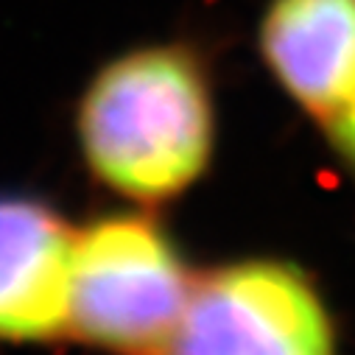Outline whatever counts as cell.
Segmentation results:
<instances>
[{
    "mask_svg": "<svg viewBox=\"0 0 355 355\" xmlns=\"http://www.w3.org/2000/svg\"><path fill=\"white\" fill-rule=\"evenodd\" d=\"M257 48L275 84L316 126L355 98V0H269Z\"/></svg>",
    "mask_w": 355,
    "mask_h": 355,
    "instance_id": "obj_5",
    "label": "cell"
},
{
    "mask_svg": "<svg viewBox=\"0 0 355 355\" xmlns=\"http://www.w3.org/2000/svg\"><path fill=\"white\" fill-rule=\"evenodd\" d=\"M76 230L34 196L0 193V341L67 336Z\"/></svg>",
    "mask_w": 355,
    "mask_h": 355,
    "instance_id": "obj_4",
    "label": "cell"
},
{
    "mask_svg": "<svg viewBox=\"0 0 355 355\" xmlns=\"http://www.w3.org/2000/svg\"><path fill=\"white\" fill-rule=\"evenodd\" d=\"M162 355H338V338L300 266L243 257L196 275Z\"/></svg>",
    "mask_w": 355,
    "mask_h": 355,
    "instance_id": "obj_3",
    "label": "cell"
},
{
    "mask_svg": "<svg viewBox=\"0 0 355 355\" xmlns=\"http://www.w3.org/2000/svg\"><path fill=\"white\" fill-rule=\"evenodd\" d=\"M193 280L154 218L101 216L76 230L67 336L110 355H162Z\"/></svg>",
    "mask_w": 355,
    "mask_h": 355,
    "instance_id": "obj_2",
    "label": "cell"
},
{
    "mask_svg": "<svg viewBox=\"0 0 355 355\" xmlns=\"http://www.w3.org/2000/svg\"><path fill=\"white\" fill-rule=\"evenodd\" d=\"M324 135H327V140H330V146L336 148V154L347 162V168L355 173V98L338 112V115H333L324 126H319Z\"/></svg>",
    "mask_w": 355,
    "mask_h": 355,
    "instance_id": "obj_6",
    "label": "cell"
},
{
    "mask_svg": "<svg viewBox=\"0 0 355 355\" xmlns=\"http://www.w3.org/2000/svg\"><path fill=\"white\" fill-rule=\"evenodd\" d=\"M76 137L96 180L137 205L191 191L216 151V98L191 45H137L101 64L76 107Z\"/></svg>",
    "mask_w": 355,
    "mask_h": 355,
    "instance_id": "obj_1",
    "label": "cell"
}]
</instances>
